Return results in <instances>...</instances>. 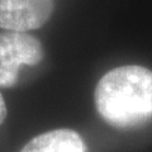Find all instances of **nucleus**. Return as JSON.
<instances>
[{
    "mask_svg": "<svg viewBox=\"0 0 152 152\" xmlns=\"http://www.w3.org/2000/svg\"><path fill=\"white\" fill-rule=\"evenodd\" d=\"M95 107L108 124L133 128L152 119V71L137 65L107 72L95 88Z\"/></svg>",
    "mask_w": 152,
    "mask_h": 152,
    "instance_id": "obj_1",
    "label": "nucleus"
},
{
    "mask_svg": "<svg viewBox=\"0 0 152 152\" xmlns=\"http://www.w3.org/2000/svg\"><path fill=\"white\" fill-rule=\"evenodd\" d=\"M85 142L72 129H55L32 138L20 152H85Z\"/></svg>",
    "mask_w": 152,
    "mask_h": 152,
    "instance_id": "obj_4",
    "label": "nucleus"
},
{
    "mask_svg": "<svg viewBox=\"0 0 152 152\" xmlns=\"http://www.w3.org/2000/svg\"><path fill=\"white\" fill-rule=\"evenodd\" d=\"M43 56V47L36 37L24 32L0 33V86H14L20 66H36Z\"/></svg>",
    "mask_w": 152,
    "mask_h": 152,
    "instance_id": "obj_2",
    "label": "nucleus"
},
{
    "mask_svg": "<svg viewBox=\"0 0 152 152\" xmlns=\"http://www.w3.org/2000/svg\"><path fill=\"white\" fill-rule=\"evenodd\" d=\"M53 0H0V28L27 32L45 24L53 13Z\"/></svg>",
    "mask_w": 152,
    "mask_h": 152,
    "instance_id": "obj_3",
    "label": "nucleus"
},
{
    "mask_svg": "<svg viewBox=\"0 0 152 152\" xmlns=\"http://www.w3.org/2000/svg\"><path fill=\"white\" fill-rule=\"evenodd\" d=\"M7 105H5V102H4V98L3 95L0 94V124L5 121L7 118Z\"/></svg>",
    "mask_w": 152,
    "mask_h": 152,
    "instance_id": "obj_5",
    "label": "nucleus"
}]
</instances>
